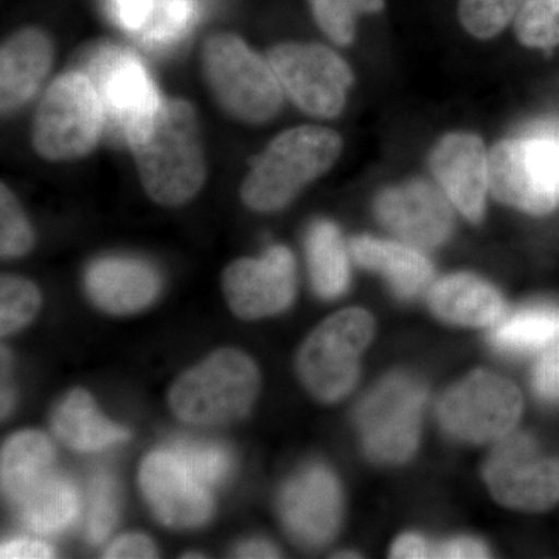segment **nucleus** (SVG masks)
Masks as SVG:
<instances>
[{
  "label": "nucleus",
  "mask_w": 559,
  "mask_h": 559,
  "mask_svg": "<svg viewBox=\"0 0 559 559\" xmlns=\"http://www.w3.org/2000/svg\"><path fill=\"white\" fill-rule=\"evenodd\" d=\"M270 66L305 112L331 119L344 108L353 75L334 51L318 44H282L271 51Z\"/></svg>",
  "instance_id": "nucleus-11"
},
{
  "label": "nucleus",
  "mask_w": 559,
  "mask_h": 559,
  "mask_svg": "<svg viewBox=\"0 0 559 559\" xmlns=\"http://www.w3.org/2000/svg\"><path fill=\"white\" fill-rule=\"evenodd\" d=\"M55 433L72 450L102 451L130 439V432L103 417L86 390H73L51 418Z\"/></svg>",
  "instance_id": "nucleus-22"
},
{
  "label": "nucleus",
  "mask_w": 559,
  "mask_h": 559,
  "mask_svg": "<svg viewBox=\"0 0 559 559\" xmlns=\"http://www.w3.org/2000/svg\"><path fill=\"white\" fill-rule=\"evenodd\" d=\"M259 388L252 359L237 349H221L171 385L170 407L191 425H223L248 414Z\"/></svg>",
  "instance_id": "nucleus-4"
},
{
  "label": "nucleus",
  "mask_w": 559,
  "mask_h": 559,
  "mask_svg": "<svg viewBox=\"0 0 559 559\" xmlns=\"http://www.w3.org/2000/svg\"><path fill=\"white\" fill-rule=\"evenodd\" d=\"M224 294L235 314L261 319L278 314L296 294V261L289 249L274 246L259 260L235 261L223 277Z\"/></svg>",
  "instance_id": "nucleus-14"
},
{
  "label": "nucleus",
  "mask_w": 559,
  "mask_h": 559,
  "mask_svg": "<svg viewBox=\"0 0 559 559\" xmlns=\"http://www.w3.org/2000/svg\"><path fill=\"white\" fill-rule=\"evenodd\" d=\"M374 210L385 229L414 248L443 245L454 227L447 198L421 180L385 190Z\"/></svg>",
  "instance_id": "nucleus-16"
},
{
  "label": "nucleus",
  "mask_w": 559,
  "mask_h": 559,
  "mask_svg": "<svg viewBox=\"0 0 559 559\" xmlns=\"http://www.w3.org/2000/svg\"><path fill=\"white\" fill-rule=\"evenodd\" d=\"M119 513V492L112 477L106 473L97 474L92 479L90 510H87V538L100 544L108 538L116 525Z\"/></svg>",
  "instance_id": "nucleus-33"
},
{
  "label": "nucleus",
  "mask_w": 559,
  "mask_h": 559,
  "mask_svg": "<svg viewBox=\"0 0 559 559\" xmlns=\"http://www.w3.org/2000/svg\"><path fill=\"white\" fill-rule=\"evenodd\" d=\"M487 544L473 536H454L436 547L433 558H488Z\"/></svg>",
  "instance_id": "nucleus-38"
},
{
  "label": "nucleus",
  "mask_w": 559,
  "mask_h": 559,
  "mask_svg": "<svg viewBox=\"0 0 559 559\" xmlns=\"http://www.w3.org/2000/svg\"><path fill=\"white\" fill-rule=\"evenodd\" d=\"M522 412L516 385L489 371H473L452 385L437 407L441 429L457 441L484 444L509 436Z\"/></svg>",
  "instance_id": "nucleus-9"
},
{
  "label": "nucleus",
  "mask_w": 559,
  "mask_h": 559,
  "mask_svg": "<svg viewBox=\"0 0 559 559\" xmlns=\"http://www.w3.org/2000/svg\"><path fill=\"white\" fill-rule=\"evenodd\" d=\"M140 487L151 510L165 525H204L213 510L209 487L171 450L151 452L140 468Z\"/></svg>",
  "instance_id": "nucleus-15"
},
{
  "label": "nucleus",
  "mask_w": 559,
  "mask_h": 559,
  "mask_svg": "<svg viewBox=\"0 0 559 559\" xmlns=\"http://www.w3.org/2000/svg\"><path fill=\"white\" fill-rule=\"evenodd\" d=\"M151 200L186 204L205 179L200 121L189 103L160 100L156 112L127 139Z\"/></svg>",
  "instance_id": "nucleus-1"
},
{
  "label": "nucleus",
  "mask_w": 559,
  "mask_h": 559,
  "mask_svg": "<svg viewBox=\"0 0 559 559\" xmlns=\"http://www.w3.org/2000/svg\"><path fill=\"white\" fill-rule=\"evenodd\" d=\"M525 0H460V20L477 38H492L520 14Z\"/></svg>",
  "instance_id": "nucleus-30"
},
{
  "label": "nucleus",
  "mask_w": 559,
  "mask_h": 559,
  "mask_svg": "<svg viewBox=\"0 0 559 559\" xmlns=\"http://www.w3.org/2000/svg\"><path fill=\"white\" fill-rule=\"evenodd\" d=\"M91 80L100 94L106 121L124 139L153 117L160 98L138 57L117 47H103L92 55Z\"/></svg>",
  "instance_id": "nucleus-12"
},
{
  "label": "nucleus",
  "mask_w": 559,
  "mask_h": 559,
  "mask_svg": "<svg viewBox=\"0 0 559 559\" xmlns=\"http://www.w3.org/2000/svg\"><path fill=\"white\" fill-rule=\"evenodd\" d=\"M373 334V318L360 308L340 311L312 331L301 347L299 371L316 399L336 403L352 392Z\"/></svg>",
  "instance_id": "nucleus-8"
},
{
  "label": "nucleus",
  "mask_w": 559,
  "mask_h": 559,
  "mask_svg": "<svg viewBox=\"0 0 559 559\" xmlns=\"http://www.w3.org/2000/svg\"><path fill=\"white\" fill-rule=\"evenodd\" d=\"M171 450L207 487L218 485L229 476L230 454L219 444L180 439L173 441Z\"/></svg>",
  "instance_id": "nucleus-32"
},
{
  "label": "nucleus",
  "mask_w": 559,
  "mask_h": 559,
  "mask_svg": "<svg viewBox=\"0 0 559 559\" xmlns=\"http://www.w3.org/2000/svg\"><path fill=\"white\" fill-rule=\"evenodd\" d=\"M22 521L39 535L69 528L80 514V496L68 479L51 476L20 503Z\"/></svg>",
  "instance_id": "nucleus-26"
},
{
  "label": "nucleus",
  "mask_w": 559,
  "mask_h": 559,
  "mask_svg": "<svg viewBox=\"0 0 559 559\" xmlns=\"http://www.w3.org/2000/svg\"><path fill=\"white\" fill-rule=\"evenodd\" d=\"M53 447L36 430H24L11 437L2 450L0 474L7 498L20 503L51 476Z\"/></svg>",
  "instance_id": "nucleus-23"
},
{
  "label": "nucleus",
  "mask_w": 559,
  "mask_h": 559,
  "mask_svg": "<svg viewBox=\"0 0 559 559\" xmlns=\"http://www.w3.org/2000/svg\"><path fill=\"white\" fill-rule=\"evenodd\" d=\"M53 47L46 33L24 28L5 40L0 51V103L3 112L21 108L46 79Z\"/></svg>",
  "instance_id": "nucleus-19"
},
{
  "label": "nucleus",
  "mask_w": 559,
  "mask_h": 559,
  "mask_svg": "<svg viewBox=\"0 0 559 559\" xmlns=\"http://www.w3.org/2000/svg\"><path fill=\"white\" fill-rule=\"evenodd\" d=\"M53 557V550L40 540L16 538L7 540L0 549L2 559H39Z\"/></svg>",
  "instance_id": "nucleus-39"
},
{
  "label": "nucleus",
  "mask_w": 559,
  "mask_h": 559,
  "mask_svg": "<svg viewBox=\"0 0 559 559\" xmlns=\"http://www.w3.org/2000/svg\"><path fill=\"white\" fill-rule=\"evenodd\" d=\"M280 516L294 540L322 547L341 527L342 489L337 477L320 463L297 471L280 491Z\"/></svg>",
  "instance_id": "nucleus-13"
},
{
  "label": "nucleus",
  "mask_w": 559,
  "mask_h": 559,
  "mask_svg": "<svg viewBox=\"0 0 559 559\" xmlns=\"http://www.w3.org/2000/svg\"><path fill=\"white\" fill-rule=\"evenodd\" d=\"M40 294L28 280L3 277L0 283V333L21 330L38 314Z\"/></svg>",
  "instance_id": "nucleus-29"
},
{
  "label": "nucleus",
  "mask_w": 559,
  "mask_h": 559,
  "mask_svg": "<svg viewBox=\"0 0 559 559\" xmlns=\"http://www.w3.org/2000/svg\"><path fill=\"white\" fill-rule=\"evenodd\" d=\"M114 16L128 31L138 32L148 20L154 0H108Z\"/></svg>",
  "instance_id": "nucleus-36"
},
{
  "label": "nucleus",
  "mask_w": 559,
  "mask_h": 559,
  "mask_svg": "<svg viewBox=\"0 0 559 559\" xmlns=\"http://www.w3.org/2000/svg\"><path fill=\"white\" fill-rule=\"evenodd\" d=\"M349 250L359 266L378 272L388 280L400 299H415L432 280V263L414 246L364 235L349 242Z\"/></svg>",
  "instance_id": "nucleus-21"
},
{
  "label": "nucleus",
  "mask_w": 559,
  "mask_h": 559,
  "mask_svg": "<svg viewBox=\"0 0 559 559\" xmlns=\"http://www.w3.org/2000/svg\"><path fill=\"white\" fill-rule=\"evenodd\" d=\"M106 116L87 73L68 72L50 84L33 121V145L49 160L86 156L100 139Z\"/></svg>",
  "instance_id": "nucleus-6"
},
{
  "label": "nucleus",
  "mask_w": 559,
  "mask_h": 559,
  "mask_svg": "<svg viewBox=\"0 0 559 559\" xmlns=\"http://www.w3.org/2000/svg\"><path fill=\"white\" fill-rule=\"evenodd\" d=\"M238 558H278V550L271 543L263 539L248 540L241 544L237 551Z\"/></svg>",
  "instance_id": "nucleus-41"
},
{
  "label": "nucleus",
  "mask_w": 559,
  "mask_h": 559,
  "mask_svg": "<svg viewBox=\"0 0 559 559\" xmlns=\"http://www.w3.org/2000/svg\"><path fill=\"white\" fill-rule=\"evenodd\" d=\"M484 476L492 498L510 509L538 513L559 500V459L540 457L528 433L510 432L500 439Z\"/></svg>",
  "instance_id": "nucleus-10"
},
{
  "label": "nucleus",
  "mask_w": 559,
  "mask_h": 559,
  "mask_svg": "<svg viewBox=\"0 0 559 559\" xmlns=\"http://www.w3.org/2000/svg\"><path fill=\"white\" fill-rule=\"evenodd\" d=\"M430 168L452 204L479 223L489 189V157L481 140L460 132L447 135L433 150Z\"/></svg>",
  "instance_id": "nucleus-17"
},
{
  "label": "nucleus",
  "mask_w": 559,
  "mask_h": 559,
  "mask_svg": "<svg viewBox=\"0 0 559 559\" xmlns=\"http://www.w3.org/2000/svg\"><path fill=\"white\" fill-rule=\"evenodd\" d=\"M33 245L31 224L7 186L0 191V252L3 259L25 255Z\"/></svg>",
  "instance_id": "nucleus-34"
},
{
  "label": "nucleus",
  "mask_w": 559,
  "mask_h": 559,
  "mask_svg": "<svg viewBox=\"0 0 559 559\" xmlns=\"http://www.w3.org/2000/svg\"><path fill=\"white\" fill-rule=\"evenodd\" d=\"M489 190L499 201L532 215L559 202V131L540 124L499 143L489 154Z\"/></svg>",
  "instance_id": "nucleus-3"
},
{
  "label": "nucleus",
  "mask_w": 559,
  "mask_h": 559,
  "mask_svg": "<svg viewBox=\"0 0 559 559\" xmlns=\"http://www.w3.org/2000/svg\"><path fill=\"white\" fill-rule=\"evenodd\" d=\"M433 554L436 547L418 533H406L392 547L393 558H433Z\"/></svg>",
  "instance_id": "nucleus-40"
},
{
  "label": "nucleus",
  "mask_w": 559,
  "mask_h": 559,
  "mask_svg": "<svg viewBox=\"0 0 559 559\" xmlns=\"http://www.w3.org/2000/svg\"><path fill=\"white\" fill-rule=\"evenodd\" d=\"M159 286L156 271L132 259L98 260L86 274L91 299L112 314H130L148 307Z\"/></svg>",
  "instance_id": "nucleus-18"
},
{
  "label": "nucleus",
  "mask_w": 559,
  "mask_h": 559,
  "mask_svg": "<svg viewBox=\"0 0 559 559\" xmlns=\"http://www.w3.org/2000/svg\"><path fill=\"white\" fill-rule=\"evenodd\" d=\"M429 307L451 325L484 329L502 319V296L491 283L476 275L454 274L439 280L429 294Z\"/></svg>",
  "instance_id": "nucleus-20"
},
{
  "label": "nucleus",
  "mask_w": 559,
  "mask_h": 559,
  "mask_svg": "<svg viewBox=\"0 0 559 559\" xmlns=\"http://www.w3.org/2000/svg\"><path fill=\"white\" fill-rule=\"evenodd\" d=\"M518 38L528 47L559 44V0H525L516 16Z\"/></svg>",
  "instance_id": "nucleus-31"
},
{
  "label": "nucleus",
  "mask_w": 559,
  "mask_h": 559,
  "mask_svg": "<svg viewBox=\"0 0 559 559\" xmlns=\"http://www.w3.org/2000/svg\"><path fill=\"white\" fill-rule=\"evenodd\" d=\"M426 400L425 382L406 371L382 378L360 400L355 419L371 462L403 465L414 457Z\"/></svg>",
  "instance_id": "nucleus-5"
},
{
  "label": "nucleus",
  "mask_w": 559,
  "mask_h": 559,
  "mask_svg": "<svg viewBox=\"0 0 559 559\" xmlns=\"http://www.w3.org/2000/svg\"><path fill=\"white\" fill-rule=\"evenodd\" d=\"M157 550L153 540L143 535L121 536L116 543L110 544L105 558L110 559H146L156 558Z\"/></svg>",
  "instance_id": "nucleus-37"
},
{
  "label": "nucleus",
  "mask_w": 559,
  "mask_h": 559,
  "mask_svg": "<svg viewBox=\"0 0 559 559\" xmlns=\"http://www.w3.org/2000/svg\"><path fill=\"white\" fill-rule=\"evenodd\" d=\"M202 62L210 90L235 119L263 123L282 108L283 87L274 70L238 36H212Z\"/></svg>",
  "instance_id": "nucleus-7"
},
{
  "label": "nucleus",
  "mask_w": 559,
  "mask_h": 559,
  "mask_svg": "<svg viewBox=\"0 0 559 559\" xmlns=\"http://www.w3.org/2000/svg\"><path fill=\"white\" fill-rule=\"evenodd\" d=\"M197 16L194 0H154L148 20L138 33L151 46H168L193 27Z\"/></svg>",
  "instance_id": "nucleus-27"
},
{
  "label": "nucleus",
  "mask_w": 559,
  "mask_h": 559,
  "mask_svg": "<svg viewBox=\"0 0 559 559\" xmlns=\"http://www.w3.org/2000/svg\"><path fill=\"white\" fill-rule=\"evenodd\" d=\"M342 142L325 128L300 127L285 131L267 146L242 183L246 205L257 212L285 207L308 183L330 170Z\"/></svg>",
  "instance_id": "nucleus-2"
},
{
  "label": "nucleus",
  "mask_w": 559,
  "mask_h": 559,
  "mask_svg": "<svg viewBox=\"0 0 559 559\" xmlns=\"http://www.w3.org/2000/svg\"><path fill=\"white\" fill-rule=\"evenodd\" d=\"M308 264L312 286L322 299L333 300L347 293L349 263L341 231L330 221H318L308 230Z\"/></svg>",
  "instance_id": "nucleus-25"
},
{
  "label": "nucleus",
  "mask_w": 559,
  "mask_h": 559,
  "mask_svg": "<svg viewBox=\"0 0 559 559\" xmlns=\"http://www.w3.org/2000/svg\"><path fill=\"white\" fill-rule=\"evenodd\" d=\"M489 344L503 356H524L559 341V307L535 304L518 308L495 323Z\"/></svg>",
  "instance_id": "nucleus-24"
},
{
  "label": "nucleus",
  "mask_w": 559,
  "mask_h": 559,
  "mask_svg": "<svg viewBox=\"0 0 559 559\" xmlns=\"http://www.w3.org/2000/svg\"><path fill=\"white\" fill-rule=\"evenodd\" d=\"M532 385L540 401L559 404V344L551 345L536 364Z\"/></svg>",
  "instance_id": "nucleus-35"
},
{
  "label": "nucleus",
  "mask_w": 559,
  "mask_h": 559,
  "mask_svg": "<svg viewBox=\"0 0 559 559\" xmlns=\"http://www.w3.org/2000/svg\"><path fill=\"white\" fill-rule=\"evenodd\" d=\"M320 28L334 43L348 44L355 36V22L360 13L382 9V0H311Z\"/></svg>",
  "instance_id": "nucleus-28"
}]
</instances>
